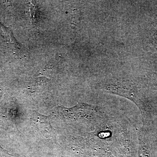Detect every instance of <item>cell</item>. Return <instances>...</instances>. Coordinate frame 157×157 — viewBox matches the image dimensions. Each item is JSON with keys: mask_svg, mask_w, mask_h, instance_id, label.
I'll return each mask as SVG.
<instances>
[{"mask_svg": "<svg viewBox=\"0 0 157 157\" xmlns=\"http://www.w3.org/2000/svg\"><path fill=\"white\" fill-rule=\"evenodd\" d=\"M97 87L103 92L132 101L140 110L144 124L151 120V107L144 88L134 77L117 76L103 78L98 82Z\"/></svg>", "mask_w": 157, "mask_h": 157, "instance_id": "obj_1", "label": "cell"}, {"mask_svg": "<svg viewBox=\"0 0 157 157\" xmlns=\"http://www.w3.org/2000/svg\"><path fill=\"white\" fill-rule=\"evenodd\" d=\"M147 84L152 90H157V73L152 72L147 75Z\"/></svg>", "mask_w": 157, "mask_h": 157, "instance_id": "obj_3", "label": "cell"}, {"mask_svg": "<svg viewBox=\"0 0 157 157\" xmlns=\"http://www.w3.org/2000/svg\"><path fill=\"white\" fill-rule=\"evenodd\" d=\"M150 45L152 49L157 52V26L152 29L150 37Z\"/></svg>", "mask_w": 157, "mask_h": 157, "instance_id": "obj_2", "label": "cell"}, {"mask_svg": "<svg viewBox=\"0 0 157 157\" xmlns=\"http://www.w3.org/2000/svg\"><path fill=\"white\" fill-rule=\"evenodd\" d=\"M0 151L3 152H6L5 151H4V150H3L1 148V147H0Z\"/></svg>", "mask_w": 157, "mask_h": 157, "instance_id": "obj_4", "label": "cell"}]
</instances>
